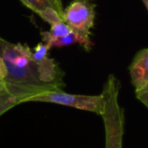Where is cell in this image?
<instances>
[{
    "instance_id": "obj_1",
    "label": "cell",
    "mask_w": 148,
    "mask_h": 148,
    "mask_svg": "<svg viewBox=\"0 0 148 148\" xmlns=\"http://www.w3.org/2000/svg\"><path fill=\"white\" fill-rule=\"evenodd\" d=\"M0 57L7 71L3 81L8 93L20 104L33 95L58 90L41 81L32 51L26 43H12L0 36Z\"/></svg>"
},
{
    "instance_id": "obj_2",
    "label": "cell",
    "mask_w": 148,
    "mask_h": 148,
    "mask_svg": "<svg viewBox=\"0 0 148 148\" xmlns=\"http://www.w3.org/2000/svg\"><path fill=\"white\" fill-rule=\"evenodd\" d=\"M121 85L118 78L108 75L101 94L103 97L104 108L101 116L105 127V148H122L125 127V112L119 102Z\"/></svg>"
},
{
    "instance_id": "obj_3",
    "label": "cell",
    "mask_w": 148,
    "mask_h": 148,
    "mask_svg": "<svg viewBox=\"0 0 148 148\" xmlns=\"http://www.w3.org/2000/svg\"><path fill=\"white\" fill-rule=\"evenodd\" d=\"M49 102L77 109L88 111L101 115L104 108V101L101 95H83L68 94L62 90L46 91L25 100V102Z\"/></svg>"
},
{
    "instance_id": "obj_4",
    "label": "cell",
    "mask_w": 148,
    "mask_h": 148,
    "mask_svg": "<svg viewBox=\"0 0 148 148\" xmlns=\"http://www.w3.org/2000/svg\"><path fill=\"white\" fill-rule=\"evenodd\" d=\"M95 4L90 0H74L63 10L62 20L72 29L87 41H91V29L95 25Z\"/></svg>"
},
{
    "instance_id": "obj_5",
    "label": "cell",
    "mask_w": 148,
    "mask_h": 148,
    "mask_svg": "<svg viewBox=\"0 0 148 148\" xmlns=\"http://www.w3.org/2000/svg\"><path fill=\"white\" fill-rule=\"evenodd\" d=\"M49 50L43 42H39L32 52L33 60L37 66L41 81L58 90H62L65 87L63 81L65 74L59 64L53 58L49 57Z\"/></svg>"
},
{
    "instance_id": "obj_6",
    "label": "cell",
    "mask_w": 148,
    "mask_h": 148,
    "mask_svg": "<svg viewBox=\"0 0 148 148\" xmlns=\"http://www.w3.org/2000/svg\"><path fill=\"white\" fill-rule=\"evenodd\" d=\"M131 82L135 92L148 89V49L139 50L128 67Z\"/></svg>"
},
{
    "instance_id": "obj_7",
    "label": "cell",
    "mask_w": 148,
    "mask_h": 148,
    "mask_svg": "<svg viewBox=\"0 0 148 148\" xmlns=\"http://www.w3.org/2000/svg\"><path fill=\"white\" fill-rule=\"evenodd\" d=\"M42 42L49 48V49L52 48H60V47L69 46L74 43L81 44L87 51H90L92 48L94 47V42L92 41H87L75 32H71L68 36H65L62 37L49 38V39L42 41Z\"/></svg>"
},
{
    "instance_id": "obj_8",
    "label": "cell",
    "mask_w": 148,
    "mask_h": 148,
    "mask_svg": "<svg viewBox=\"0 0 148 148\" xmlns=\"http://www.w3.org/2000/svg\"><path fill=\"white\" fill-rule=\"evenodd\" d=\"M27 8L35 13L42 11L48 8L56 10L61 16L63 14V6L62 0H20Z\"/></svg>"
},
{
    "instance_id": "obj_9",
    "label": "cell",
    "mask_w": 148,
    "mask_h": 148,
    "mask_svg": "<svg viewBox=\"0 0 148 148\" xmlns=\"http://www.w3.org/2000/svg\"><path fill=\"white\" fill-rule=\"evenodd\" d=\"M71 32H73L72 29L64 22H61L54 25H51V29L49 31H42L41 32L42 41H44L49 38L62 37L68 36Z\"/></svg>"
},
{
    "instance_id": "obj_10",
    "label": "cell",
    "mask_w": 148,
    "mask_h": 148,
    "mask_svg": "<svg viewBox=\"0 0 148 148\" xmlns=\"http://www.w3.org/2000/svg\"><path fill=\"white\" fill-rule=\"evenodd\" d=\"M37 15L45 22H47L48 23H49L50 25H54L56 23L63 22L62 16L53 9L51 8H48L42 11H40L37 13Z\"/></svg>"
},
{
    "instance_id": "obj_11",
    "label": "cell",
    "mask_w": 148,
    "mask_h": 148,
    "mask_svg": "<svg viewBox=\"0 0 148 148\" xmlns=\"http://www.w3.org/2000/svg\"><path fill=\"white\" fill-rule=\"evenodd\" d=\"M18 104H20L19 100L9 94L0 95V116Z\"/></svg>"
},
{
    "instance_id": "obj_12",
    "label": "cell",
    "mask_w": 148,
    "mask_h": 148,
    "mask_svg": "<svg viewBox=\"0 0 148 148\" xmlns=\"http://www.w3.org/2000/svg\"><path fill=\"white\" fill-rule=\"evenodd\" d=\"M5 94H9L8 90H7V86H6V83L3 81V79L0 78V95H5Z\"/></svg>"
},
{
    "instance_id": "obj_13",
    "label": "cell",
    "mask_w": 148,
    "mask_h": 148,
    "mask_svg": "<svg viewBox=\"0 0 148 148\" xmlns=\"http://www.w3.org/2000/svg\"><path fill=\"white\" fill-rule=\"evenodd\" d=\"M6 74H7V71H6L5 65L3 63L2 58L0 57V78L3 79L6 76Z\"/></svg>"
},
{
    "instance_id": "obj_14",
    "label": "cell",
    "mask_w": 148,
    "mask_h": 148,
    "mask_svg": "<svg viewBox=\"0 0 148 148\" xmlns=\"http://www.w3.org/2000/svg\"><path fill=\"white\" fill-rule=\"evenodd\" d=\"M142 1V3H143V4H144V6L147 8V10L148 9V0H141Z\"/></svg>"
}]
</instances>
